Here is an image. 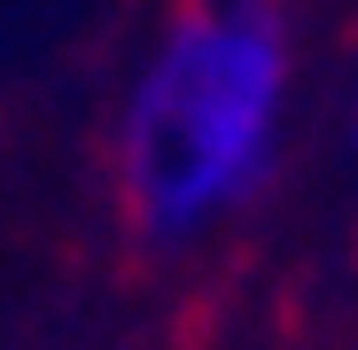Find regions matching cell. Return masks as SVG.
I'll list each match as a JSON object with an SVG mask.
<instances>
[{
  "instance_id": "1",
  "label": "cell",
  "mask_w": 358,
  "mask_h": 350,
  "mask_svg": "<svg viewBox=\"0 0 358 350\" xmlns=\"http://www.w3.org/2000/svg\"><path fill=\"white\" fill-rule=\"evenodd\" d=\"M288 24L273 0H203L164 24L117 117V187L148 242L242 210L280 148Z\"/></svg>"
}]
</instances>
